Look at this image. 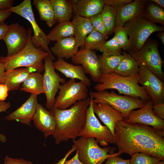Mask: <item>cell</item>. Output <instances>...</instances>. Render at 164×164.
<instances>
[{"instance_id": "26", "label": "cell", "mask_w": 164, "mask_h": 164, "mask_svg": "<svg viewBox=\"0 0 164 164\" xmlns=\"http://www.w3.org/2000/svg\"><path fill=\"white\" fill-rule=\"evenodd\" d=\"M53 9L55 23L70 21L73 17V0H50Z\"/></svg>"}, {"instance_id": "20", "label": "cell", "mask_w": 164, "mask_h": 164, "mask_svg": "<svg viewBox=\"0 0 164 164\" xmlns=\"http://www.w3.org/2000/svg\"><path fill=\"white\" fill-rule=\"evenodd\" d=\"M147 0H135L123 6L117 12L115 27L123 26L127 22L141 15Z\"/></svg>"}, {"instance_id": "39", "label": "cell", "mask_w": 164, "mask_h": 164, "mask_svg": "<svg viewBox=\"0 0 164 164\" xmlns=\"http://www.w3.org/2000/svg\"><path fill=\"white\" fill-rule=\"evenodd\" d=\"M105 5H110L118 11L124 5L132 2L133 0H103Z\"/></svg>"}, {"instance_id": "24", "label": "cell", "mask_w": 164, "mask_h": 164, "mask_svg": "<svg viewBox=\"0 0 164 164\" xmlns=\"http://www.w3.org/2000/svg\"><path fill=\"white\" fill-rule=\"evenodd\" d=\"M36 72L34 68L23 67L6 71L4 84L7 86L9 91L18 90L20 86L32 72Z\"/></svg>"}, {"instance_id": "51", "label": "cell", "mask_w": 164, "mask_h": 164, "mask_svg": "<svg viewBox=\"0 0 164 164\" xmlns=\"http://www.w3.org/2000/svg\"><path fill=\"white\" fill-rule=\"evenodd\" d=\"M156 36L159 38L164 45V32H159L156 34Z\"/></svg>"}, {"instance_id": "4", "label": "cell", "mask_w": 164, "mask_h": 164, "mask_svg": "<svg viewBox=\"0 0 164 164\" xmlns=\"http://www.w3.org/2000/svg\"><path fill=\"white\" fill-rule=\"evenodd\" d=\"M27 30V42L21 51L10 56H0V62L4 65L6 70L23 67L34 68L36 72L40 73L44 70L43 60L49 54L33 45L31 41L32 28L29 27Z\"/></svg>"}, {"instance_id": "29", "label": "cell", "mask_w": 164, "mask_h": 164, "mask_svg": "<svg viewBox=\"0 0 164 164\" xmlns=\"http://www.w3.org/2000/svg\"><path fill=\"white\" fill-rule=\"evenodd\" d=\"M33 4L36 8L40 20L51 27L55 23V15L50 0H34Z\"/></svg>"}, {"instance_id": "13", "label": "cell", "mask_w": 164, "mask_h": 164, "mask_svg": "<svg viewBox=\"0 0 164 164\" xmlns=\"http://www.w3.org/2000/svg\"><path fill=\"white\" fill-rule=\"evenodd\" d=\"M140 77L138 83L147 92L153 104L164 101V83L146 66L138 63Z\"/></svg>"}, {"instance_id": "40", "label": "cell", "mask_w": 164, "mask_h": 164, "mask_svg": "<svg viewBox=\"0 0 164 164\" xmlns=\"http://www.w3.org/2000/svg\"><path fill=\"white\" fill-rule=\"evenodd\" d=\"M152 110L155 114L160 119L164 120V102L153 104Z\"/></svg>"}, {"instance_id": "31", "label": "cell", "mask_w": 164, "mask_h": 164, "mask_svg": "<svg viewBox=\"0 0 164 164\" xmlns=\"http://www.w3.org/2000/svg\"><path fill=\"white\" fill-rule=\"evenodd\" d=\"M142 15L150 22L164 26V9L153 2L148 0Z\"/></svg>"}, {"instance_id": "36", "label": "cell", "mask_w": 164, "mask_h": 164, "mask_svg": "<svg viewBox=\"0 0 164 164\" xmlns=\"http://www.w3.org/2000/svg\"><path fill=\"white\" fill-rule=\"evenodd\" d=\"M131 156L130 164H155L162 160L144 153H135Z\"/></svg>"}, {"instance_id": "21", "label": "cell", "mask_w": 164, "mask_h": 164, "mask_svg": "<svg viewBox=\"0 0 164 164\" xmlns=\"http://www.w3.org/2000/svg\"><path fill=\"white\" fill-rule=\"evenodd\" d=\"M105 5L103 0H73V15L90 19L100 14Z\"/></svg>"}, {"instance_id": "19", "label": "cell", "mask_w": 164, "mask_h": 164, "mask_svg": "<svg viewBox=\"0 0 164 164\" xmlns=\"http://www.w3.org/2000/svg\"><path fill=\"white\" fill-rule=\"evenodd\" d=\"M38 103L37 95L31 94L20 107L5 118L11 121L16 120L22 124L30 125Z\"/></svg>"}, {"instance_id": "12", "label": "cell", "mask_w": 164, "mask_h": 164, "mask_svg": "<svg viewBox=\"0 0 164 164\" xmlns=\"http://www.w3.org/2000/svg\"><path fill=\"white\" fill-rule=\"evenodd\" d=\"M44 72L43 74V84L46 101V107L50 111L54 108L55 96L59 90L60 83L66 82L55 71L53 60L49 55L44 59Z\"/></svg>"}, {"instance_id": "14", "label": "cell", "mask_w": 164, "mask_h": 164, "mask_svg": "<svg viewBox=\"0 0 164 164\" xmlns=\"http://www.w3.org/2000/svg\"><path fill=\"white\" fill-rule=\"evenodd\" d=\"M81 47L71 57V61L74 65L81 66L84 73L89 74L94 82H98L101 74L98 56L93 50Z\"/></svg>"}, {"instance_id": "45", "label": "cell", "mask_w": 164, "mask_h": 164, "mask_svg": "<svg viewBox=\"0 0 164 164\" xmlns=\"http://www.w3.org/2000/svg\"><path fill=\"white\" fill-rule=\"evenodd\" d=\"M13 0H0V10H7L13 5Z\"/></svg>"}, {"instance_id": "2", "label": "cell", "mask_w": 164, "mask_h": 164, "mask_svg": "<svg viewBox=\"0 0 164 164\" xmlns=\"http://www.w3.org/2000/svg\"><path fill=\"white\" fill-rule=\"evenodd\" d=\"M90 98L77 102L69 108L59 110L54 108L50 111L56 122L53 136L56 144L70 139H75L85 123Z\"/></svg>"}, {"instance_id": "9", "label": "cell", "mask_w": 164, "mask_h": 164, "mask_svg": "<svg viewBox=\"0 0 164 164\" xmlns=\"http://www.w3.org/2000/svg\"><path fill=\"white\" fill-rule=\"evenodd\" d=\"M7 10L19 15L27 20L31 24L34 34L31 36V41L36 48H40L48 53L53 60L56 58L49 47L50 42L47 35L37 24L32 8L31 1L24 0L19 5L12 6Z\"/></svg>"}, {"instance_id": "41", "label": "cell", "mask_w": 164, "mask_h": 164, "mask_svg": "<svg viewBox=\"0 0 164 164\" xmlns=\"http://www.w3.org/2000/svg\"><path fill=\"white\" fill-rule=\"evenodd\" d=\"M4 164H33L30 161L23 158H13L6 155L4 159Z\"/></svg>"}, {"instance_id": "53", "label": "cell", "mask_w": 164, "mask_h": 164, "mask_svg": "<svg viewBox=\"0 0 164 164\" xmlns=\"http://www.w3.org/2000/svg\"><path fill=\"white\" fill-rule=\"evenodd\" d=\"M155 164H164V160H161V161H159Z\"/></svg>"}, {"instance_id": "25", "label": "cell", "mask_w": 164, "mask_h": 164, "mask_svg": "<svg viewBox=\"0 0 164 164\" xmlns=\"http://www.w3.org/2000/svg\"><path fill=\"white\" fill-rule=\"evenodd\" d=\"M72 22L74 29V37L78 46H83L84 40L93 30L90 19L79 16H74Z\"/></svg>"}, {"instance_id": "27", "label": "cell", "mask_w": 164, "mask_h": 164, "mask_svg": "<svg viewBox=\"0 0 164 164\" xmlns=\"http://www.w3.org/2000/svg\"><path fill=\"white\" fill-rule=\"evenodd\" d=\"M20 90L37 95L45 92L43 75L32 72L22 84Z\"/></svg>"}, {"instance_id": "10", "label": "cell", "mask_w": 164, "mask_h": 164, "mask_svg": "<svg viewBox=\"0 0 164 164\" xmlns=\"http://www.w3.org/2000/svg\"><path fill=\"white\" fill-rule=\"evenodd\" d=\"M159 42L156 40L148 39L140 50L128 53L138 63L144 64L163 81L164 74L162 68L163 61L159 51Z\"/></svg>"}, {"instance_id": "54", "label": "cell", "mask_w": 164, "mask_h": 164, "mask_svg": "<svg viewBox=\"0 0 164 164\" xmlns=\"http://www.w3.org/2000/svg\"><path fill=\"white\" fill-rule=\"evenodd\" d=\"M4 101H2L0 100V104L4 102Z\"/></svg>"}, {"instance_id": "52", "label": "cell", "mask_w": 164, "mask_h": 164, "mask_svg": "<svg viewBox=\"0 0 164 164\" xmlns=\"http://www.w3.org/2000/svg\"><path fill=\"white\" fill-rule=\"evenodd\" d=\"M151 2L158 5L162 8H164V0H150Z\"/></svg>"}, {"instance_id": "35", "label": "cell", "mask_w": 164, "mask_h": 164, "mask_svg": "<svg viewBox=\"0 0 164 164\" xmlns=\"http://www.w3.org/2000/svg\"><path fill=\"white\" fill-rule=\"evenodd\" d=\"M113 33L120 47L125 51L128 53L131 50L130 42L127 32L123 26L115 27Z\"/></svg>"}, {"instance_id": "48", "label": "cell", "mask_w": 164, "mask_h": 164, "mask_svg": "<svg viewBox=\"0 0 164 164\" xmlns=\"http://www.w3.org/2000/svg\"><path fill=\"white\" fill-rule=\"evenodd\" d=\"M12 13L7 10H0V24L4 23L5 20L9 17Z\"/></svg>"}, {"instance_id": "43", "label": "cell", "mask_w": 164, "mask_h": 164, "mask_svg": "<svg viewBox=\"0 0 164 164\" xmlns=\"http://www.w3.org/2000/svg\"><path fill=\"white\" fill-rule=\"evenodd\" d=\"M11 106V104L9 102H5L4 101L0 104V112L6 111ZM7 140L6 136L0 133V141L2 143H5L6 142Z\"/></svg>"}, {"instance_id": "7", "label": "cell", "mask_w": 164, "mask_h": 164, "mask_svg": "<svg viewBox=\"0 0 164 164\" xmlns=\"http://www.w3.org/2000/svg\"><path fill=\"white\" fill-rule=\"evenodd\" d=\"M93 102L108 104L120 112L125 118L134 109L143 107L147 102L138 98L118 94L113 91H91Z\"/></svg>"}, {"instance_id": "49", "label": "cell", "mask_w": 164, "mask_h": 164, "mask_svg": "<svg viewBox=\"0 0 164 164\" xmlns=\"http://www.w3.org/2000/svg\"><path fill=\"white\" fill-rule=\"evenodd\" d=\"M64 164H84L80 161L78 157V152L77 151L75 155L71 159L66 161Z\"/></svg>"}, {"instance_id": "18", "label": "cell", "mask_w": 164, "mask_h": 164, "mask_svg": "<svg viewBox=\"0 0 164 164\" xmlns=\"http://www.w3.org/2000/svg\"><path fill=\"white\" fill-rule=\"evenodd\" d=\"M92 105L94 113L109 129L114 137V130L116 123L124 118L122 114L108 104L93 102Z\"/></svg>"}, {"instance_id": "11", "label": "cell", "mask_w": 164, "mask_h": 164, "mask_svg": "<svg viewBox=\"0 0 164 164\" xmlns=\"http://www.w3.org/2000/svg\"><path fill=\"white\" fill-rule=\"evenodd\" d=\"M90 98L85 125L78 136L96 138L97 142L102 146L115 144L114 137L109 129L102 125L95 116L93 108V98L90 95Z\"/></svg>"}, {"instance_id": "6", "label": "cell", "mask_w": 164, "mask_h": 164, "mask_svg": "<svg viewBox=\"0 0 164 164\" xmlns=\"http://www.w3.org/2000/svg\"><path fill=\"white\" fill-rule=\"evenodd\" d=\"M73 142L77 148L78 159L84 164H103L108 158L122 153L118 152L108 154L112 149L109 147L101 148L93 138L80 136L77 140H73Z\"/></svg>"}, {"instance_id": "15", "label": "cell", "mask_w": 164, "mask_h": 164, "mask_svg": "<svg viewBox=\"0 0 164 164\" xmlns=\"http://www.w3.org/2000/svg\"><path fill=\"white\" fill-rule=\"evenodd\" d=\"M28 32L17 23L9 25L3 39L7 49V56L14 55L21 51L26 46L28 38Z\"/></svg>"}, {"instance_id": "17", "label": "cell", "mask_w": 164, "mask_h": 164, "mask_svg": "<svg viewBox=\"0 0 164 164\" xmlns=\"http://www.w3.org/2000/svg\"><path fill=\"white\" fill-rule=\"evenodd\" d=\"M32 120L35 127L43 132L46 138L53 135L56 125L55 118L50 111L38 103Z\"/></svg>"}, {"instance_id": "42", "label": "cell", "mask_w": 164, "mask_h": 164, "mask_svg": "<svg viewBox=\"0 0 164 164\" xmlns=\"http://www.w3.org/2000/svg\"><path fill=\"white\" fill-rule=\"evenodd\" d=\"M107 159L104 164H130V159H124L119 155L113 156Z\"/></svg>"}, {"instance_id": "8", "label": "cell", "mask_w": 164, "mask_h": 164, "mask_svg": "<svg viewBox=\"0 0 164 164\" xmlns=\"http://www.w3.org/2000/svg\"><path fill=\"white\" fill-rule=\"evenodd\" d=\"M88 87L84 83L70 79L60 84L58 95L55 98L54 108L65 110L70 108L78 101L87 99Z\"/></svg>"}, {"instance_id": "22", "label": "cell", "mask_w": 164, "mask_h": 164, "mask_svg": "<svg viewBox=\"0 0 164 164\" xmlns=\"http://www.w3.org/2000/svg\"><path fill=\"white\" fill-rule=\"evenodd\" d=\"M56 69L70 79H78L84 83L88 87L91 84L90 80L86 75L81 66L67 63L63 59L59 58L53 62Z\"/></svg>"}, {"instance_id": "30", "label": "cell", "mask_w": 164, "mask_h": 164, "mask_svg": "<svg viewBox=\"0 0 164 164\" xmlns=\"http://www.w3.org/2000/svg\"><path fill=\"white\" fill-rule=\"evenodd\" d=\"M47 36L50 42L73 36L74 29L72 21H64L58 23Z\"/></svg>"}, {"instance_id": "28", "label": "cell", "mask_w": 164, "mask_h": 164, "mask_svg": "<svg viewBox=\"0 0 164 164\" xmlns=\"http://www.w3.org/2000/svg\"><path fill=\"white\" fill-rule=\"evenodd\" d=\"M123 57L114 73L122 76H128L139 73L138 63L128 53L123 51Z\"/></svg>"}, {"instance_id": "50", "label": "cell", "mask_w": 164, "mask_h": 164, "mask_svg": "<svg viewBox=\"0 0 164 164\" xmlns=\"http://www.w3.org/2000/svg\"><path fill=\"white\" fill-rule=\"evenodd\" d=\"M4 65L0 62V84L4 83L6 75Z\"/></svg>"}, {"instance_id": "34", "label": "cell", "mask_w": 164, "mask_h": 164, "mask_svg": "<svg viewBox=\"0 0 164 164\" xmlns=\"http://www.w3.org/2000/svg\"><path fill=\"white\" fill-rule=\"evenodd\" d=\"M107 38L101 33L93 29L86 38L83 46L92 50H100Z\"/></svg>"}, {"instance_id": "47", "label": "cell", "mask_w": 164, "mask_h": 164, "mask_svg": "<svg viewBox=\"0 0 164 164\" xmlns=\"http://www.w3.org/2000/svg\"><path fill=\"white\" fill-rule=\"evenodd\" d=\"M77 150V148L76 147L74 144H73L71 149L68 151L64 157L62 159L59 160L58 162L56 163L57 164H64L65 162L66 161L67 159L69 156L74 151Z\"/></svg>"}, {"instance_id": "38", "label": "cell", "mask_w": 164, "mask_h": 164, "mask_svg": "<svg viewBox=\"0 0 164 164\" xmlns=\"http://www.w3.org/2000/svg\"><path fill=\"white\" fill-rule=\"evenodd\" d=\"M93 29L101 33L107 38L109 36L102 19L101 13L90 18Z\"/></svg>"}, {"instance_id": "16", "label": "cell", "mask_w": 164, "mask_h": 164, "mask_svg": "<svg viewBox=\"0 0 164 164\" xmlns=\"http://www.w3.org/2000/svg\"><path fill=\"white\" fill-rule=\"evenodd\" d=\"M153 104L151 100H149L142 108L132 111L125 119L128 122L151 126L158 131L164 132V120L155 114L152 109Z\"/></svg>"}, {"instance_id": "1", "label": "cell", "mask_w": 164, "mask_h": 164, "mask_svg": "<svg viewBox=\"0 0 164 164\" xmlns=\"http://www.w3.org/2000/svg\"><path fill=\"white\" fill-rule=\"evenodd\" d=\"M114 134L118 152L130 155L144 153L164 159V132L144 124L128 122L124 118L116 123Z\"/></svg>"}, {"instance_id": "44", "label": "cell", "mask_w": 164, "mask_h": 164, "mask_svg": "<svg viewBox=\"0 0 164 164\" xmlns=\"http://www.w3.org/2000/svg\"><path fill=\"white\" fill-rule=\"evenodd\" d=\"M8 89L4 84H0V100L4 101L8 96Z\"/></svg>"}, {"instance_id": "37", "label": "cell", "mask_w": 164, "mask_h": 164, "mask_svg": "<svg viewBox=\"0 0 164 164\" xmlns=\"http://www.w3.org/2000/svg\"><path fill=\"white\" fill-rule=\"evenodd\" d=\"M122 50L114 36L111 39L106 41L99 51L102 54L111 55L121 54Z\"/></svg>"}, {"instance_id": "23", "label": "cell", "mask_w": 164, "mask_h": 164, "mask_svg": "<svg viewBox=\"0 0 164 164\" xmlns=\"http://www.w3.org/2000/svg\"><path fill=\"white\" fill-rule=\"evenodd\" d=\"M76 40L73 36L59 39L56 41L50 50L57 59L71 58L78 51Z\"/></svg>"}, {"instance_id": "33", "label": "cell", "mask_w": 164, "mask_h": 164, "mask_svg": "<svg viewBox=\"0 0 164 164\" xmlns=\"http://www.w3.org/2000/svg\"><path fill=\"white\" fill-rule=\"evenodd\" d=\"M101 14L108 34L110 35L113 33L115 28L117 11L111 6L105 5Z\"/></svg>"}, {"instance_id": "32", "label": "cell", "mask_w": 164, "mask_h": 164, "mask_svg": "<svg viewBox=\"0 0 164 164\" xmlns=\"http://www.w3.org/2000/svg\"><path fill=\"white\" fill-rule=\"evenodd\" d=\"M100 64L101 74H107L114 73L115 70L123 58L121 54L97 56Z\"/></svg>"}, {"instance_id": "46", "label": "cell", "mask_w": 164, "mask_h": 164, "mask_svg": "<svg viewBox=\"0 0 164 164\" xmlns=\"http://www.w3.org/2000/svg\"><path fill=\"white\" fill-rule=\"evenodd\" d=\"M9 27V25L3 23L0 24V40L3 39Z\"/></svg>"}, {"instance_id": "5", "label": "cell", "mask_w": 164, "mask_h": 164, "mask_svg": "<svg viewBox=\"0 0 164 164\" xmlns=\"http://www.w3.org/2000/svg\"><path fill=\"white\" fill-rule=\"evenodd\" d=\"M123 27L129 37L131 47L130 52L141 49L152 33L164 30L163 26L150 22L142 15L127 22Z\"/></svg>"}, {"instance_id": "3", "label": "cell", "mask_w": 164, "mask_h": 164, "mask_svg": "<svg viewBox=\"0 0 164 164\" xmlns=\"http://www.w3.org/2000/svg\"><path fill=\"white\" fill-rule=\"evenodd\" d=\"M140 77L139 73L126 77L115 73L101 74L94 88L96 91L116 89L120 94L139 98L147 102L151 99L144 88L139 85L138 82Z\"/></svg>"}]
</instances>
